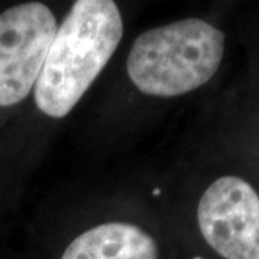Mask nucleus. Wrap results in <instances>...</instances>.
I'll return each mask as SVG.
<instances>
[{"label":"nucleus","instance_id":"obj_1","mask_svg":"<svg viewBox=\"0 0 259 259\" xmlns=\"http://www.w3.org/2000/svg\"><path fill=\"white\" fill-rule=\"evenodd\" d=\"M122 30L114 2H75L56 30L33 87L37 108L54 118L69 114L108 64Z\"/></svg>","mask_w":259,"mask_h":259},{"label":"nucleus","instance_id":"obj_2","mask_svg":"<svg viewBox=\"0 0 259 259\" xmlns=\"http://www.w3.org/2000/svg\"><path fill=\"white\" fill-rule=\"evenodd\" d=\"M223 52V32L202 19H183L141 33L130 51L127 72L141 93L176 97L207 82Z\"/></svg>","mask_w":259,"mask_h":259},{"label":"nucleus","instance_id":"obj_3","mask_svg":"<svg viewBox=\"0 0 259 259\" xmlns=\"http://www.w3.org/2000/svg\"><path fill=\"white\" fill-rule=\"evenodd\" d=\"M56 19L39 2L0 13V105L26 98L35 87L55 37Z\"/></svg>","mask_w":259,"mask_h":259},{"label":"nucleus","instance_id":"obj_4","mask_svg":"<svg viewBox=\"0 0 259 259\" xmlns=\"http://www.w3.org/2000/svg\"><path fill=\"white\" fill-rule=\"evenodd\" d=\"M199 229L225 259H259V197L243 179L214 180L200 197Z\"/></svg>","mask_w":259,"mask_h":259},{"label":"nucleus","instance_id":"obj_5","mask_svg":"<svg viewBox=\"0 0 259 259\" xmlns=\"http://www.w3.org/2000/svg\"><path fill=\"white\" fill-rule=\"evenodd\" d=\"M61 259H158L156 241L130 223H104L83 232Z\"/></svg>","mask_w":259,"mask_h":259},{"label":"nucleus","instance_id":"obj_6","mask_svg":"<svg viewBox=\"0 0 259 259\" xmlns=\"http://www.w3.org/2000/svg\"><path fill=\"white\" fill-rule=\"evenodd\" d=\"M194 259H202V258H194Z\"/></svg>","mask_w":259,"mask_h":259}]
</instances>
